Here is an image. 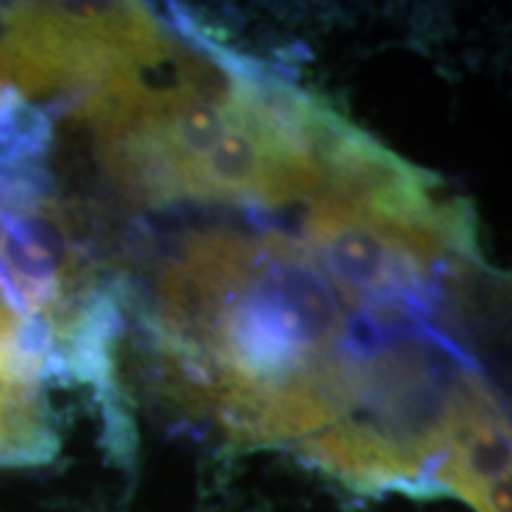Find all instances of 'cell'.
<instances>
[{
  "label": "cell",
  "mask_w": 512,
  "mask_h": 512,
  "mask_svg": "<svg viewBox=\"0 0 512 512\" xmlns=\"http://www.w3.org/2000/svg\"><path fill=\"white\" fill-rule=\"evenodd\" d=\"M157 318L178 373L238 406L299 415L377 406L437 330L351 294L306 238L228 228L183 242L159 278Z\"/></svg>",
  "instance_id": "cell-1"
}]
</instances>
